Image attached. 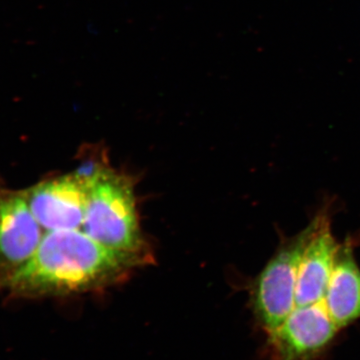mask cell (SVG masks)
Returning a JSON list of instances; mask_svg holds the SVG:
<instances>
[{"label":"cell","instance_id":"obj_1","mask_svg":"<svg viewBox=\"0 0 360 360\" xmlns=\"http://www.w3.org/2000/svg\"><path fill=\"white\" fill-rule=\"evenodd\" d=\"M139 262L84 231H47L30 259L0 276V290L14 297L82 292L115 283Z\"/></svg>","mask_w":360,"mask_h":360},{"label":"cell","instance_id":"obj_2","mask_svg":"<svg viewBox=\"0 0 360 360\" xmlns=\"http://www.w3.org/2000/svg\"><path fill=\"white\" fill-rule=\"evenodd\" d=\"M89 181L84 231L99 245L141 258L144 250L134 188L110 169L82 170Z\"/></svg>","mask_w":360,"mask_h":360},{"label":"cell","instance_id":"obj_3","mask_svg":"<svg viewBox=\"0 0 360 360\" xmlns=\"http://www.w3.org/2000/svg\"><path fill=\"white\" fill-rule=\"evenodd\" d=\"M322 217V214L316 215L297 236L283 243L257 276L252 307L258 323L267 335L276 330L295 307L300 260Z\"/></svg>","mask_w":360,"mask_h":360},{"label":"cell","instance_id":"obj_4","mask_svg":"<svg viewBox=\"0 0 360 360\" xmlns=\"http://www.w3.org/2000/svg\"><path fill=\"white\" fill-rule=\"evenodd\" d=\"M340 329L324 302L297 307L267 338L272 360H316Z\"/></svg>","mask_w":360,"mask_h":360},{"label":"cell","instance_id":"obj_5","mask_svg":"<svg viewBox=\"0 0 360 360\" xmlns=\"http://www.w3.org/2000/svg\"><path fill=\"white\" fill-rule=\"evenodd\" d=\"M89 181L86 175H63L25 191L35 219L47 231H72L84 225Z\"/></svg>","mask_w":360,"mask_h":360},{"label":"cell","instance_id":"obj_6","mask_svg":"<svg viewBox=\"0 0 360 360\" xmlns=\"http://www.w3.org/2000/svg\"><path fill=\"white\" fill-rule=\"evenodd\" d=\"M42 238V227L25 191H11L0 184V276L30 259Z\"/></svg>","mask_w":360,"mask_h":360},{"label":"cell","instance_id":"obj_7","mask_svg":"<svg viewBox=\"0 0 360 360\" xmlns=\"http://www.w3.org/2000/svg\"><path fill=\"white\" fill-rule=\"evenodd\" d=\"M340 246L331 233L328 215H323L300 260L295 307L323 302Z\"/></svg>","mask_w":360,"mask_h":360},{"label":"cell","instance_id":"obj_8","mask_svg":"<svg viewBox=\"0 0 360 360\" xmlns=\"http://www.w3.org/2000/svg\"><path fill=\"white\" fill-rule=\"evenodd\" d=\"M323 302L340 330L360 319V269L352 240L340 246Z\"/></svg>","mask_w":360,"mask_h":360}]
</instances>
